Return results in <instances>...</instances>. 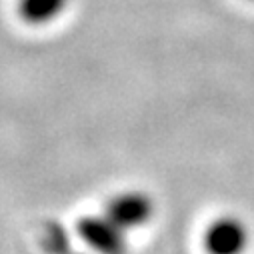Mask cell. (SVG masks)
<instances>
[{"instance_id": "cell-1", "label": "cell", "mask_w": 254, "mask_h": 254, "mask_svg": "<svg viewBox=\"0 0 254 254\" xmlns=\"http://www.w3.org/2000/svg\"><path fill=\"white\" fill-rule=\"evenodd\" d=\"M248 240L250 232L246 224L230 214L214 218L202 234V246L206 254H244Z\"/></svg>"}, {"instance_id": "cell-2", "label": "cell", "mask_w": 254, "mask_h": 254, "mask_svg": "<svg viewBox=\"0 0 254 254\" xmlns=\"http://www.w3.org/2000/svg\"><path fill=\"white\" fill-rule=\"evenodd\" d=\"M154 204L144 192H122L106 206V216L122 230H132L152 218Z\"/></svg>"}, {"instance_id": "cell-3", "label": "cell", "mask_w": 254, "mask_h": 254, "mask_svg": "<svg viewBox=\"0 0 254 254\" xmlns=\"http://www.w3.org/2000/svg\"><path fill=\"white\" fill-rule=\"evenodd\" d=\"M82 232L90 244H94L104 254H124L126 252V230L114 224L106 214L102 218H88L82 224Z\"/></svg>"}, {"instance_id": "cell-4", "label": "cell", "mask_w": 254, "mask_h": 254, "mask_svg": "<svg viewBox=\"0 0 254 254\" xmlns=\"http://www.w3.org/2000/svg\"><path fill=\"white\" fill-rule=\"evenodd\" d=\"M66 6V0H22V12L30 22H48Z\"/></svg>"}]
</instances>
